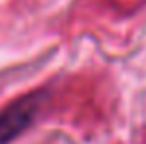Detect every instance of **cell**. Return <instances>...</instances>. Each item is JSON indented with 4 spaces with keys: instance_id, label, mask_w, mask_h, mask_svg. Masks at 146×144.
I'll return each instance as SVG.
<instances>
[{
    "instance_id": "6da1fadb",
    "label": "cell",
    "mask_w": 146,
    "mask_h": 144,
    "mask_svg": "<svg viewBox=\"0 0 146 144\" xmlns=\"http://www.w3.org/2000/svg\"><path fill=\"white\" fill-rule=\"evenodd\" d=\"M44 101H46V93H40V91L28 93V95L12 101L0 113V144H8L16 136H20L34 122Z\"/></svg>"
}]
</instances>
